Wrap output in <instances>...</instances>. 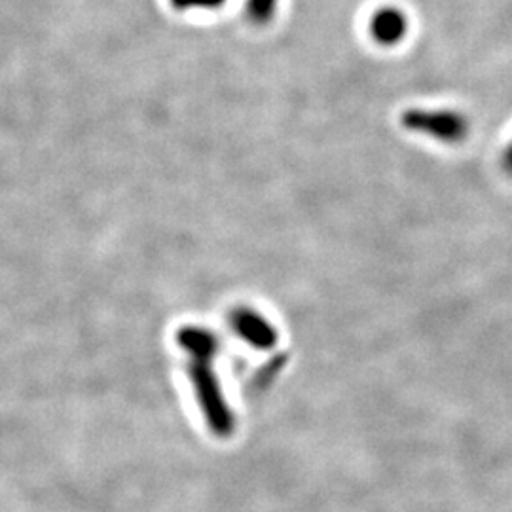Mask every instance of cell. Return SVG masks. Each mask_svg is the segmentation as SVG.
<instances>
[{"mask_svg":"<svg viewBox=\"0 0 512 512\" xmlns=\"http://www.w3.org/2000/svg\"><path fill=\"white\" fill-rule=\"evenodd\" d=\"M177 344L190 359L188 378L209 429L222 439L230 437L236 427V420L222 395V387L215 372V357L219 351L217 334L205 327L188 325L177 332Z\"/></svg>","mask_w":512,"mask_h":512,"instance_id":"obj_1","label":"cell"},{"mask_svg":"<svg viewBox=\"0 0 512 512\" xmlns=\"http://www.w3.org/2000/svg\"><path fill=\"white\" fill-rule=\"evenodd\" d=\"M401 128L440 145H461L471 137L473 122L458 109L448 107H408L399 116Z\"/></svg>","mask_w":512,"mask_h":512,"instance_id":"obj_2","label":"cell"},{"mask_svg":"<svg viewBox=\"0 0 512 512\" xmlns=\"http://www.w3.org/2000/svg\"><path fill=\"white\" fill-rule=\"evenodd\" d=\"M230 327L239 340L247 346L268 351L274 349L279 342V330L274 323L253 306H238L230 311Z\"/></svg>","mask_w":512,"mask_h":512,"instance_id":"obj_3","label":"cell"},{"mask_svg":"<svg viewBox=\"0 0 512 512\" xmlns=\"http://www.w3.org/2000/svg\"><path fill=\"white\" fill-rule=\"evenodd\" d=\"M368 35L380 48H397L410 35V18L401 6L384 4L368 18Z\"/></svg>","mask_w":512,"mask_h":512,"instance_id":"obj_4","label":"cell"},{"mask_svg":"<svg viewBox=\"0 0 512 512\" xmlns=\"http://www.w3.org/2000/svg\"><path fill=\"white\" fill-rule=\"evenodd\" d=\"M281 0H245V16L255 27H266L279 12Z\"/></svg>","mask_w":512,"mask_h":512,"instance_id":"obj_5","label":"cell"},{"mask_svg":"<svg viewBox=\"0 0 512 512\" xmlns=\"http://www.w3.org/2000/svg\"><path fill=\"white\" fill-rule=\"evenodd\" d=\"M228 0H171L177 10H219Z\"/></svg>","mask_w":512,"mask_h":512,"instance_id":"obj_6","label":"cell"},{"mask_svg":"<svg viewBox=\"0 0 512 512\" xmlns=\"http://www.w3.org/2000/svg\"><path fill=\"white\" fill-rule=\"evenodd\" d=\"M501 164H503V169H505V173H509L512 177V141L505 148V152H503V158H501Z\"/></svg>","mask_w":512,"mask_h":512,"instance_id":"obj_7","label":"cell"}]
</instances>
